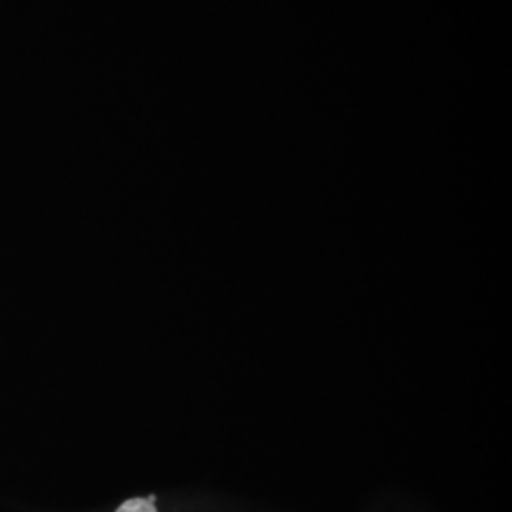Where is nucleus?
I'll use <instances>...</instances> for the list:
<instances>
[{
  "mask_svg": "<svg viewBox=\"0 0 512 512\" xmlns=\"http://www.w3.org/2000/svg\"><path fill=\"white\" fill-rule=\"evenodd\" d=\"M116 512H158L156 511V507H154V503H150L148 499H129L126 503H122L120 507H118V511Z\"/></svg>",
  "mask_w": 512,
  "mask_h": 512,
  "instance_id": "1",
  "label": "nucleus"
}]
</instances>
